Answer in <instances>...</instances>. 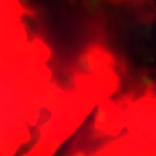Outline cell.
Returning <instances> with one entry per match:
<instances>
[{"label":"cell","instance_id":"obj_2","mask_svg":"<svg viewBox=\"0 0 156 156\" xmlns=\"http://www.w3.org/2000/svg\"><path fill=\"white\" fill-rule=\"evenodd\" d=\"M21 156H47V155L44 152H42L41 150H38L37 147H34V146H33V147H30L26 151V152H23Z\"/></svg>","mask_w":156,"mask_h":156},{"label":"cell","instance_id":"obj_1","mask_svg":"<svg viewBox=\"0 0 156 156\" xmlns=\"http://www.w3.org/2000/svg\"><path fill=\"white\" fill-rule=\"evenodd\" d=\"M87 156H155V142L125 133L87 148Z\"/></svg>","mask_w":156,"mask_h":156}]
</instances>
